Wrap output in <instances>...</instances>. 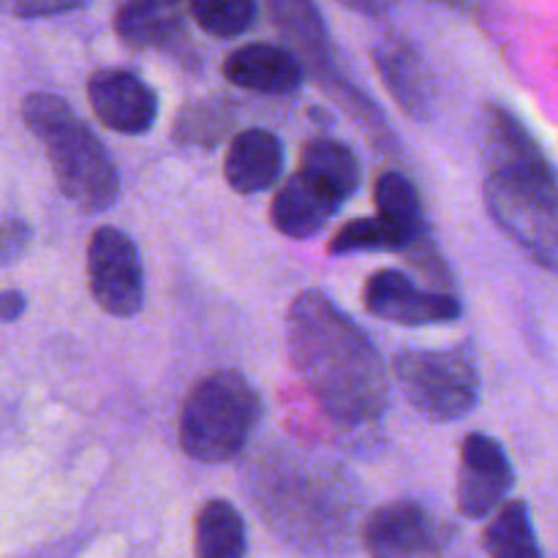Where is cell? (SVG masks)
<instances>
[{"label": "cell", "instance_id": "obj_1", "mask_svg": "<svg viewBox=\"0 0 558 558\" xmlns=\"http://www.w3.org/2000/svg\"><path fill=\"white\" fill-rule=\"evenodd\" d=\"M292 368L325 414L343 428L376 423L387 409V368L371 338L319 289L300 292L287 314Z\"/></svg>", "mask_w": 558, "mask_h": 558}, {"label": "cell", "instance_id": "obj_2", "mask_svg": "<svg viewBox=\"0 0 558 558\" xmlns=\"http://www.w3.org/2000/svg\"><path fill=\"white\" fill-rule=\"evenodd\" d=\"M485 205L494 221L548 270L558 272V172L526 125L505 107L485 109Z\"/></svg>", "mask_w": 558, "mask_h": 558}, {"label": "cell", "instance_id": "obj_3", "mask_svg": "<svg viewBox=\"0 0 558 558\" xmlns=\"http://www.w3.org/2000/svg\"><path fill=\"white\" fill-rule=\"evenodd\" d=\"M22 120L47 150L54 183L65 199L87 213H104L118 202V167L69 101L54 93H31L22 98Z\"/></svg>", "mask_w": 558, "mask_h": 558}, {"label": "cell", "instance_id": "obj_4", "mask_svg": "<svg viewBox=\"0 0 558 558\" xmlns=\"http://www.w3.org/2000/svg\"><path fill=\"white\" fill-rule=\"evenodd\" d=\"M259 412V392L240 371H213L185 396L178 423L180 447L202 463L232 461L248 445Z\"/></svg>", "mask_w": 558, "mask_h": 558}, {"label": "cell", "instance_id": "obj_5", "mask_svg": "<svg viewBox=\"0 0 558 558\" xmlns=\"http://www.w3.org/2000/svg\"><path fill=\"white\" fill-rule=\"evenodd\" d=\"M407 401L434 423H456L480 401V374L463 349H407L392 360Z\"/></svg>", "mask_w": 558, "mask_h": 558}, {"label": "cell", "instance_id": "obj_6", "mask_svg": "<svg viewBox=\"0 0 558 558\" xmlns=\"http://www.w3.org/2000/svg\"><path fill=\"white\" fill-rule=\"evenodd\" d=\"M87 283L98 308L118 319L145 305V267L134 240L118 227H98L87 243Z\"/></svg>", "mask_w": 558, "mask_h": 558}, {"label": "cell", "instance_id": "obj_7", "mask_svg": "<svg viewBox=\"0 0 558 558\" xmlns=\"http://www.w3.org/2000/svg\"><path fill=\"white\" fill-rule=\"evenodd\" d=\"M450 537V526L417 501L381 505L363 523L371 558H445Z\"/></svg>", "mask_w": 558, "mask_h": 558}, {"label": "cell", "instance_id": "obj_8", "mask_svg": "<svg viewBox=\"0 0 558 558\" xmlns=\"http://www.w3.org/2000/svg\"><path fill=\"white\" fill-rule=\"evenodd\" d=\"M363 305L371 316L403 327L445 325L461 316V303L447 292L423 289L401 270H376L365 281Z\"/></svg>", "mask_w": 558, "mask_h": 558}, {"label": "cell", "instance_id": "obj_9", "mask_svg": "<svg viewBox=\"0 0 558 558\" xmlns=\"http://www.w3.org/2000/svg\"><path fill=\"white\" fill-rule=\"evenodd\" d=\"M512 485H515V472L505 447L485 434H469L461 445V469L456 485L461 515L472 521L490 515L505 505Z\"/></svg>", "mask_w": 558, "mask_h": 558}, {"label": "cell", "instance_id": "obj_10", "mask_svg": "<svg viewBox=\"0 0 558 558\" xmlns=\"http://www.w3.org/2000/svg\"><path fill=\"white\" fill-rule=\"evenodd\" d=\"M93 114L109 131L142 136L156 125L158 98L145 80L125 69H98L87 80Z\"/></svg>", "mask_w": 558, "mask_h": 558}, {"label": "cell", "instance_id": "obj_11", "mask_svg": "<svg viewBox=\"0 0 558 558\" xmlns=\"http://www.w3.org/2000/svg\"><path fill=\"white\" fill-rule=\"evenodd\" d=\"M343 207V199L325 183L311 178L308 172L298 169L283 180L278 194L272 196L270 218L272 227L292 240H308L319 234L338 210Z\"/></svg>", "mask_w": 558, "mask_h": 558}, {"label": "cell", "instance_id": "obj_12", "mask_svg": "<svg viewBox=\"0 0 558 558\" xmlns=\"http://www.w3.org/2000/svg\"><path fill=\"white\" fill-rule=\"evenodd\" d=\"M374 63L398 107L417 120L428 118L434 104V74L423 54L403 38H385L374 47Z\"/></svg>", "mask_w": 558, "mask_h": 558}, {"label": "cell", "instance_id": "obj_13", "mask_svg": "<svg viewBox=\"0 0 558 558\" xmlns=\"http://www.w3.org/2000/svg\"><path fill=\"white\" fill-rule=\"evenodd\" d=\"M303 63L298 54L289 52L281 44H245L234 49L223 63V76L232 85L245 87L267 96H281V93L298 90L303 82Z\"/></svg>", "mask_w": 558, "mask_h": 558}, {"label": "cell", "instance_id": "obj_14", "mask_svg": "<svg viewBox=\"0 0 558 558\" xmlns=\"http://www.w3.org/2000/svg\"><path fill=\"white\" fill-rule=\"evenodd\" d=\"M283 145L272 131L245 129L232 136L223 156V178L238 194H259L281 178Z\"/></svg>", "mask_w": 558, "mask_h": 558}, {"label": "cell", "instance_id": "obj_15", "mask_svg": "<svg viewBox=\"0 0 558 558\" xmlns=\"http://www.w3.org/2000/svg\"><path fill=\"white\" fill-rule=\"evenodd\" d=\"M114 33L129 47L174 52L180 44H185V20L178 5L125 3L114 14Z\"/></svg>", "mask_w": 558, "mask_h": 558}, {"label": "cell", "instance_id": "obj_16", "mask_svg": "<svg viewBox=\"0 0 558 558\" xmlns=\"http://www.w3.org/2000/svg\"><path fill=\"white\" fill-rule=\"evenodd\" d=\"M248 539L240 512L227 499H210L196 512L194 558H245Z\"/></svg>", "mask_w": 558, "mask_h": 558}, {"label": "cell", "instance_id": "obj_17", "mask_svg": "<svg viewBox=\"0 0 558 558\" xmlns=\"http://www.w3.org/2000/svg\"><path fill=\"white\" fill-rule=\"evenodd\" d=\"M488 558H543L526 501H505L483 532Z\"/></svg>", "mask_w": 558, "mask_h": 558}, {"label": "cell", "instance_id": "obj_18", "mask_svg": "<svg viewBox=\"0 0 558 558\" xmlns=\"http://www.w3.org/2000/svg\"><path fill=\"white\" fill-rule=\"evenodd\" d=\"M300 169L336 191L343 202H349V196L363 183L360 158L343 142L327 140V136L305 142L303 153H300Z\"/></svg>", "mask_w": 558, "mask_h": 558}, {"label": "cell", "instance_id": "obj_19", "mask_svg": "<svg viewBox=\"0 0 558 558\" xmlns=\"http://www.w3.org/2000/svg\"><path fill=\"white\" fill-rule=\"evenodd\" d=\"M376 216L401 229L414 245L425 240V216L417 185L401 172H385L374 185Z\"/></svg>", "mask_w": 558, "mask_h": 558}, {"label": "cell", "instance_id": "obj_20", "mask_svg": "<svg viewBox=\"0 0 558 558\" xmlns=\"http://www.w3.org/2000/svg\"><path fill=\"white\" fill-rule=\"evenodd\" d=\"M238 120V107L221 96L191 101L180 109L174 120V136L185 145L213 147L232 131Z\"/></svg>", "mask_w": 558, "mask_h": 558}, {"label": "cell", "instance_id": "obj_21", "mask_svg": "<svg viewBox=\"0 0 558 558\" xmlns=\"http://www.w3.org/2000/svg\"><path fill=\"white\" fill-rule=\"evenodd\" d=\"M412 240L401 232L398 227H392L385 218H354V221L343 223L330 240V256H347V254H360V251H407L412 248Z\"/></svg>", "mask_w": 558, "mask_h": 558}, {"label": "cell", "instance_id": "obj_22", "mask_svg": "<svg viewBox=\"0 0 558 558\" xmlns=\"http://www.w3.org/2000/svg\"><path fill=\"white\" fill-rule=\"evenodd\" d=\"M196 25L216 38H234L248 31L256 20V5L251 0H223V3H191Z\"/></svg>", "mask_w": 558, "mask_h": 558}, {"label": "cell", "instance_id": "obj_23", "mask_svg": "<svg viewBox=\"0 0 558 558\" xmlns=\"http://www.w3.org/2000/svg\"><path fill=\"white\" fill-rule=\"evenodd\" d=\"M31 245V227L20 218L0 223V265H14Z\"/></svg>", "mask_w": 558, "mask_h": 558}, {"label": "cell", "instance_id": "obj_24", "mask_svg": "<svg viewBox=\"0 0 558 558\" xmlns=\"http://www.w3.org/2000/svg\"><path fill=\"white\" fill-rule=\"evenodd\" d=\"M82 9V3H20L11 5V14L22 16V20H36V16H54L69 14V11Z\"/></svg>", "mask_w": 558, "mask_h": 558}, {"label": "cell", "instance_id": "obj_25", "mask_svg": "<svg viewBox=\"0 0 558 558\" xmlns=\"http://www.w3.org/2000/svg\"><path fill=\"white\" fill-rule=\"evenodd\" d=\"M27 308V300L20 289H5L0 292V322L3 325H11V322L20 319Z\"/></svg>", "mask_w": 558, "mask_h": 558}]
</instances>
